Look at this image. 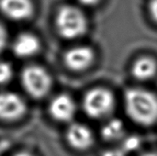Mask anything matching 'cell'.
I'll return each mask as SVG.
<instances>
[{
    "label": "cell",
    "instance_id": "obj_1",
    "mask_svg": "<svg viewBox=\"0 0 157 156\" xmlns=\"http://www.w3.org/2000/svg\"><path fill=\"white\" fill-rule=\"evenodd\" d=\"M126 112L131 120L143 126L157 121V96L143 88H130L124 96Z\"/></svg>",
    "mask_w": 157,
    "mask_h": 156
},
{
    "label": "cell",
    "instance_id": "obj_2",
    "mask_svg": "<svg viewBox=\"0 0 157 156\" xmlns=\"http://www.w3.org/2000/svg\"><path fill=\"white\" fill-rule=\"evenodd\" d=\"M55 25L61 37L67 40L80 38L87 29L85 14L74 6H63L58 10Z\"/></svg>",
    "mask_w": 157,
    "mask_h": 156
},
{
    "label": "cell",
    "instance_id": "obj_3",
    "mask_svg": "<svg viewBox=\"0 0 157 156\" xmlns=\"http://www.w3.org/2000/svg\"><path fill=\"white\" fill-rule=\"evenodd\" d=\"M115 99L112 93L102 87H97L86 93L83 98L85 113L92 119L109 116L114 108Z\"/></svg>",
    "mask_w": 157,
    "mask_h": 156
},
{
    "label": "cell",
    "instance_id": "obj_4",
    "mask_svg": "<svg viewBox=\"0 0 157 156\" xmlns=\"http://www.w3.org/2000/svg\"><path fill=\"white\" fill-rule=\"evenodd\" d=\"M21 83L25 91L31 97L41 98L50 91L52 78L44 68L39 65H30L23 70Z\"/></svg>",
    "mask_w": 157,
    "mask_h": 156
},
{
    "label": "cell",
    "instance_id": "obj_5",
    "mask_svg": "<svg viewBox=\"0 0 157 156\" xmlns=\"http://www.w3.org/2000/svg\"><path fill=\"white\" fill-rule=\"evenodd\" d=\"M27 107L24 100L12 92L0 93V120L14 121L19 120L26 113Z\"/></svg>",
    "mask_w": 157,
    "mask_h": 156
},
{
    "label": "cell",
    "instance_id": "obj_6",
    "mask_svg": "<svg viewBox=\"0 0 157 156\" xmlns=\"http://www.w3.org/2000/svg\"><path fill=\"white\" fill-rule=\"evenodd\" d=\"M95 59L94 51L86 46H76L69 49L64 54V63L72 71L81 72L91 66Z\"/></svg>",
    "mask_w": 157,
    "mask_h": 156
},
{
    "label": "cell",
    "instance_id": "obj_7",
    "mask_svg": "<svg viewBox=\"0 0 157 156\" xmlns=\"http://www.w3.org/2000/svg\"><path fill=\"white\" fill-rule=\"evenodd\" d=\"M0 11L11 20L23 21L32 17L34 6L31 0H0Z\"/></svg>",
    "mask_w": 157,
    "mask_h": 156
},
{
    "label": "cell",
    "instance_id": "obj_8",
    "mask_svg": "<svg viewBox=\"0 0 157 156\" xmlns=\"http://www.w3.org/2000/svg\"><path fill=\"white\" fill-rule=\"evenodd\" d=\"M76 111V106L74 99L66 95L60 94L51 102L49 112L52 119L60 122H68L73 120Z\"/></svg>",
    "mask_w": 157,
    "mask_h": 156
},
{
    "label": "cell",
    "instance_id": "obj_9",
    "mask_svg": "<svg viewBox=\"0 0 157 156\" xmlns=\"http://www.w3.org/2000/svg\"><path fill=\"white\" fill-rule=\"evenodd\" d=\"M66 140L70 146L76 150L89 149L94 143L92 131L83 123H72L66 131Z\"/></svg>",
    "mask_w": 157,
    "mask_h": 156
},
{
    "label": "cell",
    "instance_id": "obj_10",
    "mask_svg": "<svg viewBox=\"0 0 157 156\" xmlns=\"http://www.w3.org/2000/svg\"><path fill=\"white\" fill-rule=\"evenodd\" d=\"M40 48L39 39L30 33H21L14 40L13 52L19 58H29L35 55Z\"/></svg>",
    "mask_w": 157,
    "mask_h": 156
},
{
    "label": "cell",
    "instance_id": "obj_11",
    "mask_svg": "<svg viewBox=\"0 0 157 156\" xmlns=\"http://www.w3.org/2000/svg\"><path fill=\"white\" fill-rule=\"evenodd\" d=\"M132 73L136 79L140 81H148L156 74V62L151 57H141L134 62Z\"/></svg>",
    "mask_w": 157,
    "mask_h": 156
},
{
    "label": "cell",
    "instance_id": "obj_12",
    "mask_svg": "<svg viewBox=\"0 0 157 156\" xmlns=\"http://www.w3.org/2000/svg\"><path fill=\"white\" fill-rule=\"evenodd\" d=\"M124 132V125L120 120H111L102 128V136L108 141L120 139Z\"/></svg>",
    "mask_w": 157,
    "mask_h": 156
},
{
    "label": "cell",
    "instance_id": "obj_13",
    "mask_svg": "<svg viewBox=\"0 0 157 156\" xmlns=\"http://www.w3.org/2000/svg\"><path fill=\"white\" fill-rule=\"evenodd\" d=\"M13 76V69L11 65L5 62H0V85L8 83Z\"/></svg>",
    "mask_w": 157,
    "mask_h": 156
},
{
    "label": "cell",
    "instance_id": "obj_14",
    "mask_svg": "<svg viewBox=\"0 0 157 156\" xmlns=\"http://www.w3.org/2000/svg\"><path fill=\"white\" fill-rule=\"evenodd\" d=\"M140 146V140L137 137H131L128 139H125L124 143L122 144V151L124 153L126 152H132L136 149H138Z\"/></svg>",
    "mask_w": 157,
    "mask_h": 156
},
{
    "label": "cell",
    "instance_id": "obj_15",
    "mask_svg": "<svg viewBox=\"0 0 157 156\" xmlns=\"http://www.w3.org/2000/svg\"><path fill=\"white\" fill-rule=\"evenodd\" d=\"M7 42V34L4 26L0 23V53L5 49Z\"/></svg>",
    "mask_w": 157,
    "mask_h": 156
},
{
    "label": "cell",
    "instance_id": "obj_16",
    "mask_svg": "<svg viewBox=\"0 0 157 156\" xmlns=\"http://www.w3.org/2000/svg\"><path fill=\"white\" fill-rule=\"evenodd\" d=\"M149 10L153 19L157 22V0H151L149 5Z\"/></svg>",
    "mask_w": 157,
    "mask_h": 156
},
{
    "label": "cell",
    "instance_id": "obj_17",
    "mask_svg": "<svg viewBox=\"0 0 157 156\" xmlns=\"http://www.w3.org/2000/svg\"><path fill=\"white\" fill-rule=\"evenodd\" d=\"M102 156H126V153H124L122 150L120 149H114V150H108L106 151Z\"/></svg>",
    "mask_w": 157,
    "mask_h": 156
},
{
    "label": "cell",
    "instance_id": "obj_18",
    "mask_svg": "<svg viewBox=\"0 0 157 156\" xmlns=\"http://www.w3.org/2000/svg\"><path fill=\"white\" fill-rule=\"evenodd\" d=\"M100 0H78L79 3H81L84 6H93L95 5H97Z\"/></svg>",
    "mask_w": 157,
    "mask_h": 156
},
{
    "label": "cell",
    "instance_id": "obj_19",
    "mask_svg": "<svg viewBox=\"0 0 157 156\" xmlns=\"http://www.w3.org/2000/svg\"><path fill=\"white\" fill-rule=\"evenodd\" d=\"M13 156H33L31 154L28 153V152H20V153H17L16 154H14Z\"/></svg>",
    "mask_w": 157,
    "mask_h": 156
},
{
    "label": "cell",
    "instance_id": "obj_20",
    "mask_svg": "<svg viewBox=\"0 0 157 156\" xmlns=\"http://www.w3.org/2000/svg\"><path fill=\"white\" fill-rule=\"evenodd\" d=\"M142 156H157V154H155V153H146Z\"/></svg>",
    "mask_w": 157,
    "mask_h": 156
}]
</instances>
